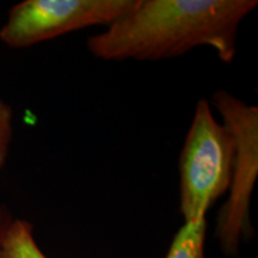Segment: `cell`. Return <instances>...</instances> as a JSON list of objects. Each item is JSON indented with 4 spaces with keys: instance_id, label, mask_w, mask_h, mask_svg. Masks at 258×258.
<instances>
[{
    "instance_id": "obj_3",
    "label": "cell",
    "mask_w": 258,
    "mask_h": 258,
    "mask_svg": "<svg viewBox=\"0 0 258 258\" xmlns=\"http://www.w3.org/2000/svg\"><path fill=\"white\" fill-rule=\"evenodd\" d=\"M209 104L234 141L231 185L219 212L215 237L226 256H237L241 241L253 233L250 206L258 177V108L226 90L213 93Z\"/></svg>"
},
{
    "instance_id": "obj_2",
    "label": "cell",
    "mask_w": 258,
    "mask_h": 258,
    "mask_svg": "<svg viewBox=\"0 0 258 258\" xmlns=\"http://www.w3.org/2000/svg\"><path fill=\"white\" fill-rule=\"evenodd\" d=\"M234 141L215 118L207 99H200L179 154V211L184 222L206 219L212 206L228 191Z\"/></svg>"
},
{
    "instance_id": "obj_7",
    "label": "cell",
    "mask_w": 258,
    "mask_h": 258,
    "mask_svg": "<svg viewBox=\"0 0 258 258\" xmlns=\"http://www.w3.org/2000/svg\"><path fill=\"white\" fill-rule=\"evenodd\" d=\"M14 109L9 103L0 98V170L6 165L14 141Z\"/></svg>"
},
{
    "instance_id": "obj_5",
    "label": "cell",
    "mask_w": 258,
    "mask_h": 258,
    "mask_svg": "<svg viewBox=\"0 0 258 258\" xmlns=\"http://www.w3.org/2000/svg\"><path fill=\"white\" fill-rule=\"evenodd\" d=\"M0 258H48L38 247L34 226L24 219H12L0 241Z\"/></svg>"
},
{
    "instance_id": "obj_1",
    "label": "cell",
    "mask_w": 258,
    "mask_h": 258,
    "mask_svg": "<svg viewBox=\"0 0 258 258\" xmlns=\"http://www.w3.org/2000/svg\"><path fill=\"white\" fill-rule=\"evenodd\" d=\"M257 6V0H137L86 46L97 59L116 62L172 59L209 47L231 63L240 23Z\"/></svg>"
},
{
    "instance_id": "obj_8",
    "label": "cell",
    "mask_w": 258,
    "mask_h": 258,
    "mask_svg": "<svg viewBox=\"0 0 258 258\" xmlns=\"http://www.w3.org/2000/svg\"><path fill=\"white\" fill-rule=\"evenodd\" d=\"M11 214H10L9 209L5 207V206H0V241H2L3 235H4V232L8 228L10 222L12 221Z\"/></svg>"
},
{
    "instance_id": "obj_6",
    "label": "cell",
    "mask_w": 258,
    "mask_h": 258,
    "mask_svg": "<svg viewBox=\"0 0 258 258\" xmlns=\"http://www.w3.org/2000/svg\"><path fill=\"white\" fill-rule=\"evenodd\" d=\"M207 220L184 222L171 241L164 258H207Z\"/></svg>"
},
{
    "instance_id": "obj_4",
    "label": "cell",
    "mask_w": 258,
    "mask_h": 258,
    "mask_svg": "<svg viewBox=\"0 0 258 258\" xmlns=\"http://www.w3.org/2000/svg\"><path fill=\"white\" fill-rule=\"evenodd\" d=\"M137 0H24L14 5L0 29V41L14 49L91 27H108Z\"/></svg>"
}]
</instances>
